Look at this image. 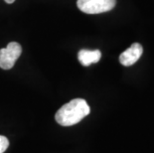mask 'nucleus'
I'll use <instances>...</instances> for the list:
<instances>
[{
	"instance_id": "0eeeda50",
	"label": "nucleus",
	"mask_w": 154,
	"mask_h": 153,
	"mask_svg": "<svg viewBox=\"0 0 154 153\" xmlns=\"http://www.w3.org/2000/svg\"><path fill=\"white\" fill-rule=\"evenodd\" d=\"M5 2H7V3H9V4H11V3H13L15 1V0H4Z\"/></svg>"
},
{
	"instance_id": "f257e3e1",
	"label": "nucleus",
	"mask_w": 154,
	"mask_h": 153,
	"mask_svg": "<svg viewBox=\"0 0 154 153\" xmlns=\"http://www.w3.org/2000/svg\"><path fill=\"white\" fill-rule=\"evenodd\" d=\"M91 109L88 103L83 99H75L64 105L58 110L55 119L59 124L71 126L77 124L82 119L88 115Z\"/></svg>"
},
{
	"instance_id": "7ed1b4c3",
	"label": "nucleus",
	"mask_w": 154,
	"mask_h": 153,
	"mask_svg": "<svg viewBox=\"0 0 154 153\" xmlns=\"http://www.w3.org/2000/svg\"><path fill=\"white\" fill-rule=\"evenodd\" d=\"M22 53L21 45L17 42H11L3 49H0V68L10 70Z\"/></svg>"
},
{
	"instance_id": "39448f33",
	"label": "nucleus",
	"mask_w": 154,
	"mask_h": 153,
	"mask_svg": "<svg viewBox=\"0 0 154 153\" xmlns=\"http://www.w3.org/2000/svg\"><path fill=\"white\" fill-rule=\"evenodd\" d=\"M101 58V53L100 50H81L78 54V59L83 66L87 67L91 64L97 63Z\"/></svg>"
},
{
	"instance_id": "f03ea898",
	"label": "nucleus",
	"mask_w": 154,
	"mask_h": 153,
	"mask_svg": "<svg viewBox=\"0 0 154 153\" xmlns=\"http://www.w3.org/2000/svg\"><path fill=\"white\" fill-rule=\"evenodd\" d=\"M116 0H78L77 5L87 14H100L113 9Z\"/></svg>"
},
{
	"instance_id": "20e7f679",
	"label": "nucleus",
	"mask_w": 154,
	"mask_h": 153,
	"mask_svg": "<svg viewBox=\"0 0 154 153\" xmlns=\"http://www.w3.org/2000/svg\"><path fill=\"white\" fill-rule=\"evenodd\" d=\"M143 53V48L140 44L134 43L127 50H125L119 56V62L121 65L125 67L131 66L137 61Z\"/></svg>"
},
{
	"instance_id": "423d86ee",
	"label": "nucleus",
	"mask_w": 154,
	"mask_h": 153,
	"mask_svg": "<svg viewBox=\"0 0 154 153\" xmlns=\"http://www.w3.org/2000/svg\"><path fill=\"white\" fill-rule=\"evenodd\" d=\"M9 146V140L5 136L0 135V153H4Z\"/></svg>"
}]
</instances>
